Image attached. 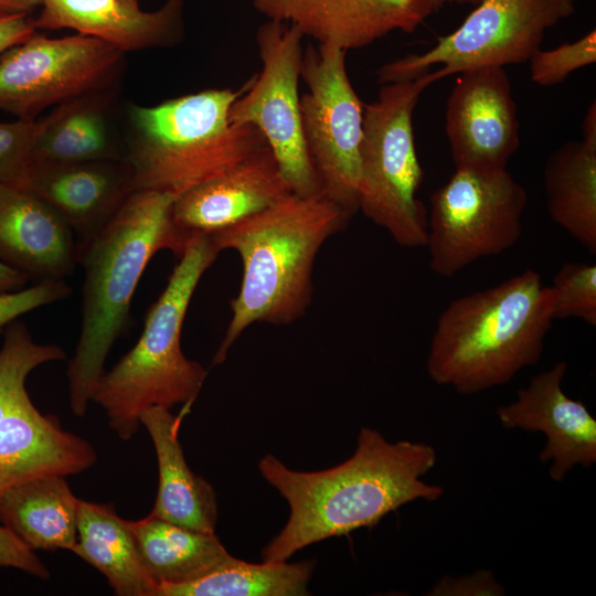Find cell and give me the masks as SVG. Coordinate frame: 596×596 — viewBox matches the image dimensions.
<instances>
[{
    "label": "cell",
    "instance_id": "cell-37",
    "mask_svg": "<svg viewBox=\"0 0 596 596\" xmlns=\"http://www.w3.org/2000/svg\"><path fill=\"white\" fill-rule=\"evenodd\" d=\"M42 0H0V15L26 13L40 8Z\"/></svg>",
    "mask_w": 596,
    "mask_h": 596
},
{
    "label": "cell",
    "instance_id": "cell-3",
    "mask_svg": "<svg viewBox=\"0 0 596 596\" xmlns=\"http://www.w3.org/2000/svg\"><path fill=\"white\" fill-rule=\"evenodd\" d=\"M351 217L324 195L292 193L209 235L221 252H237L243 265L241 287L230 302L232 317L212 359L213 366L225 361L231 347L251 324L287 326L305 315L312 297L317 254Z\"/></svg>",
    "mask_w": 596,
    "mask_h": 596
},
{
    "label": "cell",
    "instance_id": "cell-31",
    "mask_svg": "<svg viewBox=\"0 0 596 596\" xmlns=\"http://www.w3.org/2000/svg\"><path fill=\"white\" fill-rule=\"evenodd\" d=\"M529 62L533 83L540 86L558 85L574 71L596 62V30L592 29L578 40L551 50L539 49Z\"/></svg>",
    "mask_w": 596,
    "mask_h": 596
},
{
    "label": "cell",
    "instance_id": "cell-17",
    "mask_svg": "<svg viewBox=\"0 0 596 596\" xmlns=\"http://www.w3.org/2000/svg\"><path fill=\"white\" fill-rule=\"evenodd\" d=\"M26 190L77 236L76 248L94 237L134 192L130 168L123 160L34 164Z\"/></svg>",
    "mask_w": 596,
    "mask_h": 596
},
{
    "label": "cell",
    "instance_id": "cell-22",
    "mask_svg": "<svg viewBox=\"0 0 596 596\" xmlns=\"http://www.w3.org/2000/svg\"><path fill=\"white\" fill-rule=\"evenodd\" d=\"M78 503L64 476H44L0 496V521L33 551L73 552Z\"/></svg>",
    "mask_w": 596,
    "mask_h": 596
},
{
    "label": "cell",
    "instance_id": "cell-36",
    "mask_svg": "<svg viewBox=\"0 0 596 596\" xmlns=\"http://www.w3.org/2000/svg\"><path fill=\"white\" fill-rule=\"evenodd\" d=\"M29 279L30 278L24 273L0 260V292L18 290L23 287Z\"/></svg>",
    "mask_w": 596,
    "mask_h": 596
},
{
    "label": "cell",
    "instance_id": "cell-9",
    "mask_svg": "<svg viewBox=\"0 0 596 596\" xmlns=\"http://www.w3.org/2000/svg\"><path fill=\"white\" fill-rule=\"evenodd\" d=\"M575 10L576 0H481L426 52L381 66L379 82L414 79L435 65L444 78L477 67L524 63L541 49L545 31Z\"/></svg>",
    "mask_w": 596,
    "mask_h": 596
},
{
    "label": "cell",
    "instance_id": "cell-28",
    "mask_svg": "<svg viewBox=\"0 0 596 596\" xmlns=\"http://www.w3.org/2000/svg\"><path fill=\"white\" fill-rule=\"evenodd\" d=\"M64 359L61 347L36 343L23 322L9 323L0 349V419L28 395L25 381L35 368Z\"/></svg>",
    "mask_w": 596,
    "mask_h": 596
},
{
    "label": "cell",
    "instance_id": "cell-15",
    "mask_svg": "<svg viewBox=\"0 0 596 596\" xmlns=\"http://www.w3.org/2000/svg\"><path fill=\"white\" fill-rule=\"evenodd\" d=\"M267 20L296 26L321 45L345 51L393 31L414 32L435 11L429 0H252Z\"/></svg>",
    "mask_w": 596,
    "mask_h": 596
},
{
    "label": "cell",
    "instance_id": "cell-34",
    "mask_svg": "<svg viewBox=\"0 0 596 596\" xmlns=\"http://www.w3.org/2000/svg\"><path fill=\"white\" fill-rule=\"evenodd\" d=\"M0 567H14L42 579L50 577L34 551L4 525H0Z\"/></svg>",
    "mask_w": 596,
    "mask_h": 596
},
{
    "label": "cell",
    "instance_id": "cell-18",
    "mask_svg": "<svg viewBox=\"0 0 596 596\" xmlns=\"http://www.w3.org/2000/svg\"><path fill=\"white\" fill-rule=\"evenodd\" d=\"M184 0L143 11L140 0H42L36 30L72 29L120 52L167 46L180 40Z\"/></svg>",
    "mask_w": 596,
    "mask_h": 596
},
{
    "label": "cell",
    "instance_id": "cell-12",
    "mask_svg": "<svg viewBox=\"0 0 596 596\" xmlns=\"http://www.w3.org/2000/svg\"><path fill=\"white\" fill-rule=\"evenodd\" d=\"M124 53L92 36L34 33L0 57V110L35 119L47 107L103 92Z\"/></svg>",
    "mask_w": 596,
    "mask_h": 596
},
{
    "label": "cell",
    "instance_id": "cell-24",
    "mask_svg": "<svg viewBox=\"0 0 596 596\" xmlns=\"http://www.w3.org/2000/svg\"><path fill=\"white\" fill-rule=\"evenodd\" d=\"M74 554L98 570L118 596H151L130 520L111 503L79 499Z\"/></svg>",
    "mask_w": 596,
    "mask_h": 596
},
{
    "label": "cell",
    "instance_id": "cell-8",
    "mask_svg": "<svg viewBox=\"0 0 596 596\" xmlns=\"http://www.w3.org/2000/svg\"><path fill=\"white\" fill-rule=\"evenodd\" d=\"M528 194L504 169L456 168L430 196L429 267L450 277L473 262L512 247L522 233Z\"/></svg>",
    "mask_w": 596,
    "mask_h": 596
},
{
    "label": "cell",
    "instance_id": "cell-7",
    "mask_svg": "<svg viewBox=\"0 0 596 596\" xmlns=\"http://www.w3.org/2000/svg\"><path fill=\"white\" fill-rule=\"evenodd\" d=\"M438 70L382 84L364 104L358 210L404 247L426 246L428 213L417 198L424 171L417 158L413 114Z\"/></svg>",
    "mask_w": 596,
    "mask_h": 596
},
{
    "label": "cell",
    "instance_id": "cell-35",
    "mask_svg": "<svg viewBox=\"0 0 596 596\" xmlns=\"http://www.w3.org/2000/svg\"><path fill=\"white\" fill-rule=\"evenodd\" d=\"M36 32L31 14L0 15V57L11 47L22 43Z\"/></svg>",
    "mask_w": 596,
    "mask_h": 596
},
{
    "label": "cell",
    "instance_id": "cell-10",
    "mask_svg": "<svg viewBox=\"0 0 596 596\" xmlns=\"http://www.w3.org/2000/svg\"><path fill=\"white\" fill-rule=\"evenodd\" d=\"M302 39L296 26L285 22L267 20L257 29L262 70L248 79L228 117L232 124L252 126L263 135L294 194L321 196L302 130Z\"/></svg>",
    "mask_w": 596,
    "mask_h": 596
},
{
    "label": "cell",
    "instance_id": "cell-14",
    "mask_svg": "<svg viewBox=\"0 0 596 596\" xmlns=\"http://www.w3.org/2000/svg\"><path fill=\"white\" fill-rule=\"evenodd\" d=\"M566 370L565 361L556 362L520 389L514 402L497 409L503 427L545 435L539 459L552 461L549 473L558 482L575 466L589 468L596 462V419L583 402L564 393Z\"/></svg>",
    "mask_w": 596,
    "mask_h": 596
},
{
    "label": "cell",
    "instance_id": "cell-11",
    "mask_svg": "<svg viewBox=\"0 0 596 596\" xmlns=\"http://www.w3.org/2000/svg\"><path fill=\"white\" fill-rule=\"evenodd\" d=\"M343 49L309 44L300 77L305 141L323 195L351 216L358 211L364 104L350 82Z\"/></svg>",
    "mask_w": 596,
    "mask_h": 596
},
{
    "label": "cell",
    "instance_id": "cell-29",
    "mask_svg": "<svg viewBox=\"0 0 596 596\" xmlns=\"http://www.w3.org/2000/svg\"><path fill=\"white\" fill-rule=\"evenodd\" d=\"M554 319L575 318L596 326V265L568 262L551 285Z\"/></svg>",
    "mask_w": 596,
    "mask_h": 596
},
{
    "label": "cell",
    "instance_id": "cell-2",
    "mask_svg": "<svg viewBox=\"0 0 596 596\" xmlns=\"http://www.w3.org/2000/svg\"><path fill=\"white\" fill-rule=\"evenodd\" d=\"M175 198L152 190L131 192L110 221L77 247L84 269L82 321L66 371L75 416H85L107 355L129 324L131 299L148 263L161 249L179 257L187 246L171 220Z\"/></svg>",
    "mask_w": 596,
    "mask_h": 596
},
{
    "label": "cell",
    "instance_id": "cell-26",
    "mask_svg": "<svg viewBox=\"0 0 596 596\" xmlns=\"http://www.w3.org/2000/svg\"><path fill=\"white\" fill-rule=\"evenodd\" d=\"M103 92L55 106L43 117L31 166L98 160L126 161L111 138Z\"/></svg>",
    "mask_w": 596,
    "mask_h": 596
},
{
    "label": "cell",
    "instance_id": "cell-33",
    "mask_svg": "<svg viewBox=\"0 0 596 596\" xmlns=\"http://www.w3.org/2000/svg\"><path fill=\"white\" fill-rule=\"evenodd\" d=\"M503 587L490 571H478L461 577L444 576L429 590L433 596H499Z\"/></svg>",
    "mask_w": 596,
    "mask_h": 596
},
{
    "label": "cell",
    "instance_id": "cell-19",
    "mask_svg": "<svg viewBox=\"0 0 596 596\" xmlns=\"http://www.w3.org/2000/svg\"><path fill=\"white\" fill-rule=\"evenodd\" d=\"M96 459L87 440L42 414L29 394L0 419V496L35 478L82 472Z\"/></svg>",
    "mask_w": 596,
    "mask_h": 596
},
{
    "label": "cell",
    "instance_id": "cell-20",
    "mask_svg": "<svg viewBox=\"0 0 596 596\" xmlns=\"http://www.w3.org/2000/svg\"><path fill=\"white\" fill-rule=\"evenodd\" d=\"M73 233L25 189L0 184V260L38 281L64 279L77 263Z\"/></svg>",
    "mask_w": 596,
    "mask_h": 596
},
{
    "label": "cell",
    "instance_id": "cell-21",
    "mask_svg": "<svg viewBox=\"0 0 596 596\" xmlns=\"http://www.w3.org/2000/svg\"><path fill=\"white\" fill-rule=\"evenodd\" d=\"M181 416L153 406L140 416L158 462V491L150 514L199 531L215 532L219 517L214 488L188 466L179 441Z\"/></svg>",
    "mask_w": 596,
    "mask_h": 596
},
{
    "label": "cell",
    "instance_id": "cell-16",
    "mask_svg": "<svg viewBox=\"0 0 596 596\" xmlns=\"http://www.w3.org/2000/svg\"><path fill=\"white\" fill-rule=\"evenodd\" d=\"M292 194L278 163L265 145L222 174L175 198L171 220L189 241L211 235L263 212Z\"/></svg>",
    "mask_w": 596,
    "mask_h": 596
},
{
    "label": "cell",
    "instance_id": "cell-1",
    "mask_svg": "<svg viewBox=\"0 0 596 596\" xmlns=\"http://www.w3.org/2000/svg\"><path fill=\"white\" fill-rule=\"evenodd\" d=\"M436 461L430 445L391 443L369 427L361 428L350 458L324 470L297 471L264 456L258 470L285 498L289 517L262 551L263 561H287L313 543L371 528L408 502L438 500L443 487L422 480Z\"/></svg>",
    "mask_w": 596,
    "mask_h": 596
},
{
    "label": "cell",
    "instance_id": "cell-38",
    "mask_svg": "<svg viewBox=\"0 0 596 596\" xmlns=\"http://www.w3.org/2000/svg\"><path fill=\"white\" fill-rule=\"evenodd\" d=\"M582 141L596 146V103L588 106L582 123Z\"/></svg>",
    "mask_w": 596,
    "mask_h": 596
},
{
    "label": "cell",
    "instance_id": "cell-30",
    "mask_svg": "<svg viewBox=\"0 0 596 596\" xmlns=\"http://www.w3.org/2000/svg\"><path fill=\"white\" fill-rule=\"evenodd\" d=\"M43 118L0 121V184L25 189Z\"/></svg>",
    "mask_w": 596,
    "mask_h": 596
},
{
    "label": "cell",
    "instance_id": "cell-4",
    "mask_svg": "<svg viewBox=\"0 0 596 596\" xmlns=\"http://www.w3.org/2000/svg\"><path fill=\"white\" fill-rule=\"evenodd\" d=\"M554 320L551 286L534 269L456 298L438 317L427 373L466 395L507 384L540 360Z\"/></svg>",
    "mask_w": 596,
    "mask_h": 596
},
{
    "label": "cell",
    "instance_id": "cell-6",
    "mask_svg": "<svg viewBox=\"0 0 596 596\" xmlns=\"http://www.w3.org/2000/svg\"><path fill=\"white\" fill-rule=\"evenodd\" d=\"M247 83L237 89H205L155 106H132L125 159L134 191L178 196L267 145L256 128L230 121V109Z\"/></svg>",
    "mask_w": 596,
    "mask_h": 596
},
{
    "label": "cell",
    "instance_id": "cell-5",
    "mask_svg": "<svg viewBox=\"0 0 596 596\" xmlns=\"http://www.w3.org/2000/svg\"><path fill=\"white\" fill-rule=\"evenodd\" d=\"M219 253L209 235L189 240L167 286L149 308L138 341L98 380L91 402L105 411L120 439L134 437L146 409L191 405L199 395L207 372L184 355L181 332L201 277Z\"/></svg>",
    "mask_w": 596,
    "mask_h": 596
},
{
    "label": "cell",
    "instance_id": "cell-25",
    "mask_svg": "<svg viewBox=\"0 0 596 596\" xmlns=\"http://www.w3.org/2000/svg\"><path fill=\"white\" fill-rule=\"evenodd\" d=\"M543 179L552 221L596 254V146L562 145L549 156Z\"/></svg>",
    "mask_w": 596,
    "mask_h": 596
},
{
    "label": "cell",
    "instance_id": "cell-39",
    "mask_svg": "<svg viewBox=\"0 0 596 596\" xmlns=\"http://www.w3.org/2000/svg\"><path fill=\"white\" fill-rule=\"evenodd\" d=\"M480 1L481 0H429L432 6L434 7L435 11L437 9H439L440 7H443L447 2H455V3H459V4H472V6H476Z\"/></svg>",
    "mask_w": 596,
    "mask_h": 596
},
{
    "label": "cell",
    "instance_id": "cell-27",
    "mask_svg": "<svg viewBox=\"0 0 596 596\" xmlns=\"http://www.w3.org/2000/svg\"><path fill=\"white\" fill-rule=\"evenodd\" d=\"M315 561L249 563L235 556L192 582L158 587L153 596H305Z\"/></svg>",
    "mask_w": 596,
    "mask_h": 596
},
{
    "label": "cell",
    "instance_id": "cell-13",
    "mask_svg": "<svg viewBox=\"0 0 596 596\" xmlns=\"http://www.w3.org/2000/svg\"><path fill=\"white\" fill-rule=\"evenodd\" d=\"M446 110V135L456 168H507L520 146L517 105L502 66L458 73Z\"/></svg>",
    "mask_w": 596,
    "mask_h": 596
},
{
    "label": "cell",
    "instance_id": "cell-32",
    "mask_svg": "<svg viewBox=\"0 0 596 596\" xmlns=\"http://www.w3.org/2000/svg\"><path fill=\"white\" fill-rule=\"evenodd\" d=\"M72 287L64 279L36 281L26 289L0 292V332L18 317L67 298Z\"/></svg>",
    "mask_w": 596,
    "mask_h": 596
},
{
    "label": "cell",
    "instance_id": "cell-23",
    "mask_svg": "<svg viewBox=\"0 0 596 596\" xmlns=\"http://www.w3.org/2000/svg\"><path fill=\"white\" fill-rule=\"evenodd\" d=\"M151 596L161 586L200 578L233 557L215 532L189 529L149 513L130 521Z\"/></svg>",
    "mask_w": 596,
    "mask_h": 596
}]
</instances>
